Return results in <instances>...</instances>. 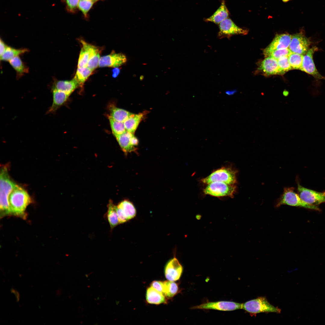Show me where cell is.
I'll use <instances>...</instances> for the list:
<instances>
[{
	"label": "cell",
	"instance_id": "ac0fdd59",
	"mask_svg": "<svg viewBox=\"0 0 325 325\" xmlns=\"http://www.w3.org/2000/svg\"><path fill=\"white\" fill-rule=\"evenodd\" d=\"M53 101L51 106L47 111L46 114H55L57 110L67 101L70 95L66 93L55 89H51Z\"/></svg>",
	"mask_w": 325,
	"mask_h": 325
},
{
	"label": "cell",
	"instance_id": "d6a6232c",
	"mask_svg": "<svg viewBox=\"0 0 325 325\" xmlns=\"http://www.w3.org/2000/svg\"><path fill=\"white\" fill-rule=\"evenodd\" d=\"M277 60L279 68L284 74L286 72L292 70L289 62L288 56L281 57Z\"/></svg>",
	"mask_w": 325,
	"mask_h": 325
},
{
	"label": "cell",
	"instance_id": "52a82bcc",
	"mask_svg": "<svg viewBox=\"0 0 325 325\" xmlns=\"http://www.w3.org/2000/svg\"><path fill=\"white\" fill-rule=\"evenodd\" d=\"M311 42L305 35L303 29L297 33L292 35L290 43L288 47L292 53L305 54L309 49Z\"/></svg>",
	"mask_w": 325,
	"mask_h": 325
},
{
	"label": "cell",
	"instance_id": "8d00e7d4",
	"mask_svg": "<svg viewBox=\"0 0 325 325\" xmlns=\"http://www.w3.org/2000/svg\"><path fill=\"white\" fill-rule=\"evenodd\" d=\"M79 0H65L68 8L73 11L78 6Z\"/></svg>",
	"mask_w": 325,
	"mask_h": 325
},
{
	"label": "cell",
	"instance_id": "44dd1931",
	"mask_svg": "<svg viewBox=\"0 0 325 325\" xmlns=\"http://www.w3.org/2000/svg\"><path fill=\"white\" fill-rule=\"evenodd\" d=\"M146 299L148 303L155 305H159L166 302L165 296L151 286L147 289Z\"/></svg>",
	"mask_w": 325,
	"mask_h": 325
},
{
	"label": "cell",
	"instance_id": "f546056e",
	"mask_svg": "<svg viewBox=\"0 0 325 325\" xmlns=\"http://www.w3.org/2000/svg\"><path fill=\"white\" fill-rule=\"evenodd\" d=\"M93 71L87 67H78L74 78L79 85L82 86L91 75Z\"/></svg>",
	"mask_w": 325,
	"mask_h": 325
},
{
	"label": "cell",
	"instance_id": "3957f363",
	"mask_svg": "<svg viewBox=\"0 0 325 325\" xmlns=\"http://www.w3.org/2000/svg\"><path fill=\"white\" fill-rule=\"evenodd\" d=\"M294 188L292 187L284 188L283 193L277 200L276 207H278L282 205H286L320 211L317 206L308 204L302 201L298 193L294 192Z\"/></svg>",
	"mask_w": 325,
	"mask_h": 325
},
{
	"label": "cell",
	"instance_id": "4dcf8cb0",
	"mask_svg": "<svg viewBox=\"0 0 325 325\" xmlns=\"http://www.w3.org/2000/svg\"><path fill=\"white\" fill-rule=\"evenodd\" d=\"M109 119L113 133L115 137L121 135L127 131L123 122L116 121L110 116L109 117Z\"/></svg>",
	"mask_w": 325,
	"mask_h": 325
},
{
	"label": "cell",
	"instance_id": "836d02e7",
	"mask_svg": "<svg viewBox=\"0 0 325 325\" xmlns=\"http://www.w3.org/2000/svg\"><path fill=\"white\" fill-rule=\"evenodd\" d=\"M94 2L93 0H79L78 7L86 17L87 14Z\"/></svg>",
	"mask_w": 325,
	"mask_h": 325
},
{
	"label": "cell",
	"instance_id": "e575fe53",
	"mask_svg": "<svg viewBox=\"0 0 325 325\" xmlns=\"http://www.w3.org/2000/svg\"><path fill=\"white\" fill-rule=\"evenodd\" d=\"M292 52L288 48H287L273 51L269 54L267 57L270 56L277 60L281 57L283 56H288Z\"/></svg>",
	"mask_w": 325,
	"mask_h": 325
},
{
	"label": "cell",
	"instance_id": "e0dca14e",
	"mask_svg": "<svg viewBox=\"0 0 325 325\" xmlns=\"http://www.w3.org/2000/svg\"><path fill=\"white\" fill-rule=\"evenodd\" d=\"M258 70L266 76L284 74L279 68L277 60L273 57H266L261 63Z\"/></svg>",
	"mask_w": 325,
	"mask_h": 325
},
{
	"label": "cell",
	"instance_id": "f35d334b",
	"mask_svg": "<svg viewBox=\"0 0 325 325\" xmlns=\"http://www.w3.org/2000/svg\"><path fill=\"white\" fill-rule=\"evenodd\" d=\"M113 77H116L120 73V69L118 67H115V68L113 70Z\"/></svg>",
	"mask_w": 325,
	"mask_h": 325
},
{
	"label": "cell",
	"instance_id": "9a60e30c",
	"mask_svg": "<svg viewBox=\"0 0 325 325\" xmlns=\"http://www.w3.org/2000/svg\"><path fill=\"white\" fill-rule=\"evenodd\" d=\"M183 271L182 265L175 257L170 259L167 262L164 270L166 278L168 280L173 281L180 278Z\"/></svg>",
	"mask_w": 325,
	"mask_h": 325
},
{
	"label": "cell",
	"instance_id": "74e56055",
	"mask_svg": "<svg viewBox=\"0 0 325 325\" xmlns=\"http://www.w3.org/2000/svg\"><path fill=\"white\" fill-rule=\"evenodd\" d=\"M0 57H1L6 51L8 46H7V45L5 43L1 38L0 39Z\"/></svg>",
	"mask_w": 325,
	"mask_h": 325
},
{
	"label": "cell",
	"instance_id": "484cf974",
	"mask_svg": "<svg viewBox=\"0 0 325 325\" xmlns=\"http://www.w3.org/2000/svg\"><path fill=\"white\" fill-rule=\"evenodd\" d=\"M29 51L27 48L16 49L8 46L3 54L0 57L1 60L9 61L13 58Z\"/></svg>",
	"mask_w": 325,
	"mask_h": 325
},
{
	"label": "cell",
	"instance_id": "5bb4252c",
	"mask_svg": "<svg viewBox=\"0 0 325 325\" xmlns=\"http://www.w3.org/2000/svg\"><path fill=\"white\" fill-rule=\"evenodd\" d=\"M292 35L288 33L277 34L271 43L264 50L263 54L265 57L271 52L278 50L288 48Z\"/></svg>",
	"mask_w": 325,
	"mask_h": 325
},
{
	"label": "cell",
	"instance_id": "f1b7e54d",
	"mask_svg": "<svg viewBox=\"0 0 325 325\" xmlns=\"http://www.w3.org/2000/svg\"><path fill=\"white\" fill-rule=\"evenodd\" d=\"M132 114L125 110L113 107L111 110L110 116L116 121L124 122Z\"/></svg>",
	"mask_w": 325,
	"mask_h": 325
},
{
	"label": "cell",
	"instance_id": "7402d4cb",
	"mask_svg": "<svg viewBox=\"0 0 325 325\" xmlns=\"http://www.w3.org/2000/svg\"><path fill=\"white\" fill-rule=\"evenodd\" d=\"M107 207V210L105 215L112 231L119 224L116 211V205L113 203L111 200H110Z\"/></svg>",
	"mask_w": 325,
	"mask_h": 325
},
{
	"label": "cell",
	"instance_id": "2e32d148",
	"mask_svg": "<svg viewBox=\"0 0 325 325\" xmlns=\"http://www.w3.org/2000/svg\"><path fill=\"white\" fill-rule=\"evenodd\" d=\"M127 61L126 57L124 54L113 52L100 57L98 66L101 67H118L125 64Z\"/></svg>",
	"mask_w": 325,
	"mask_h": 325
},
{
	"label": "cell",
	"instance_id": "603a6c76",
	"mask_svg": "<svg viewBox=\"0 0 325 325\" xmlns=\"http://www.w3.org/2000/svg\"><path fill=\"white\" fill-rule=\"evenodd\" d=\"M9 62L16 72L17 79L29 72V67L25 64L19 56L13 58Z\"/></svg>",
	"mask_w": 325,
	"mask_h": 325
},
{
	"label": "cell",
	"instance_id": "ffe728a7",
	"mask_svg": "<svg viewBox=\"0 0 325 325\" xmlns=\"http://www.w3.org/2000/svg\"><path fill=\"white\" fill-rule=\"evenodd\" d=\"M229 12L225 3V0H222L218 8L211 16L204 19L205 22H210L215 24H219L228 17Z\"/></svg>",
	"mask_w": 325,
	"mask_h": 325
},
{
	"label": "cell",
	"instance_id": "4fadbf2b",
	"mask_svg": "<svg viewBox=\"0 0 325 325\" xmlns=\"http://www.w3.org/2000/svg\"><path fill=\"white\" fill-rule=\"evenodd\" d=\"M115 137L121 149L125 154L137 151L139 141L135 136L134 133L126 131Z\"/></svg>",
	"mask_w": 325,
	"mask_h": 325
},
{
	"label": "cell",
	"instance_id": "7bdbcfd3",
	"mask_svg": "<svg viewBox=\"0 0 325 325\" xmlns=\"http://www.w3.org/2000/svg\"><path fill=\"white\" fill-rule=\"evenodd\" d=\"M98 0H93V1H94V2H96V1H97Z\"/></svg>",
	"mask_w": 325,
	"mask_h": 325
},
{
	"label": "cell",
	"instance_id": "4316f807",
	"mask_svg": "<svg viewBox=\"0 0 325 325\" xmlns=\"http://www.w3.org/2000/svg\"><path fill=\"white\" fill-rule=\"evenodd\" d=\"M100 58L99 49L92 45L87 67L93 71L98 66Z\"/></svg>",
	"mask_w": 325,
	"mask_h": 325
},
{
	"label": "cell",
	"instance_id": "cb8c5ba5",
	"mask_svg": "<svg viewBox=\"0 0 325 325\" xmlns=\"http://www.w3.org/2000/svg\"><path fill=\"white\" fill-rule=\"evenodd\" d=\"M145 113H140L138 114L132 113L124 122L126 131L134 133Z\"/></svg>",
	"mask_w": 325,
	"mask_h": 325
},
{
	"label": "cell",
	"instance_id": "7a4b0ae2",
	"mask_svg": "<svg viewBox=\"0 0 325 325\" xmlns=\"http://www.w3.org/2000/svg\"><path fill=\"white\" fill-rule=\"evenodd\" d=\"M5 167L1 169L0 175V208L1 217L10 215L9 197L17 184L10 178Z\"/></svg>",
	"mask_w": 325,
	"mask_h": 325
},
{
	"label": "cell",
	"instance_id": "7c38bea8",
	"mask_svg": "<svg viewBox=\"0 0 325 325\" xmlns=\"http://www.w3.org/2000/svg\"><path fill=\"white\" fill-rule=\"evenodd\" d=\"M116 211L119 224L125 223L133 218L136 210L133 203L128 200H123L116 205Z\"/></svg>",
	"mask_w": 325,
	"mask_h": 325
},
{
	"label": "cell",
	"instance_id": "8fae6325",
	"mask_svg": "<svg viewBox=\"0 0 325 325\" xmlns=\"http://www.w3.org/2000/svg\"><path fill=\"white\" fill-rule=\"evenodd\" d=\"M318 50L316 46L310 48L307 52L303 55L302 67L301 70L312 75L317 79H323L325 78L317 71L313 60V54Z\"/></svg>",
	"mask_w": 325,
	"mask_h": 325
},
{
	"label": "cell",
	"instance_id": "d6986e66",
	"mask_svg": "<svg viewBox=\"0 0 325 325\" xmlns=\"http://www.w3.org/2000/svg\"><path fill=\"white\" fill-rule=\"evenodd\" d=\"M79 86V83L74 78L70 80H58L55 78L51 89L63 91L70 95Z\"/></svg>",
	"mask_w": 325,
	"mask_h": 325
},
{
	"label": "cell",
	"instance_id": "d4e9b609",
	"mask_svg": "<svg viewBox=\"0 0 325 325\" xmlns=\"http://www.w3.org/2000/svg\"><path fill=\"white\" fill-rule=\"evenodd\" d=\"M80 41L82 46L80 52L78 67H87L88 61L92 45L82 40Z\"/></svg>",
	"mask_w": 325,
	"mask_h": 325
},
{
	"label": "cell",
	"instance_id": "6da1fadb",
	"mask_svg": "<svg viewBox=\"0 0 325 325\" xmlns=\"http://www.w3.org/2000/svg\"><path fill=\"white\" fill-rule=\"evenodd\" d=\"M8 201L10 215L26 218L25 210L32 200L25 190L17 185L10 194Z\"/></svg>",
	"mask_w": 325,
	"mask_h": 325
},
{
	"label": "cell",
	"instance_id": "d590c367",
	"mask_svg": "<svg viewBox=\"0 0 325 325\" xmlns=\"http://www.w3.org/2000/svg\"><path fill=\"white\" fill-rule=\"evenodd\" d=\"M163 286L164 282L159 280H154L150 284V286L152 287L162 294Z\"/></svg>",
	"mask_w": 325,
	"mask_h": 325
},
{
	"label": "cell",
	"instance_id": "b9f144b4",
	"mask_svg": "<svg viewBox=\"0 0 325 325\" xmlns=\"http://www.w3.org/2000/svg\"><path fill=\"white\" fill-rule=\"evenodd\" d=\"M284 2H287L291 0H282Z\"/></svg>",
	"mask_w": 325,
	"mask_h": 325
},
{
	"label": "cell",
	"instance_id": "8992f818",
	"mask_svg": "<svg viewBox=\"0 0 325 325\" xmlns=\"http://www.w3.org/2000/svg\"><path fill=\"white\" fill-rule=\"evenodd\" d=\"M236 187L234 184H231L220 181H215L207 184L203 190L206 195L220 197L229 196L234 197L236 192Z\"/></svg>",
	"mask_w": 325,
	"mask_h": 325
},
{
	"label": "cell",
	"instance_id": "30bf717a",
	"mask_svg": "<svg viewBox=\"0 0 325 325\" xmlns=\"http://www.w3.org/2000/svg\"><path fill=\"white\" fill-rule=\"evenodd\" d=\"M243 304L233 302L220 301L209 302L194 306L192 309H212L218 311H229L242 308Z\"/></svg>",
	"mask_w": 325,
	"mask_h": 325
},
{
	"label": "cell",
	"instance_id": "60d3db41",
	"mask_svg": "<svg viewBox=\"0 0 325 325\" xmlns=\"http://www.w3.org/2000/svg\"><path fill=\"white\" fill-rule=\"evenodd\" d=\"M289 94V92L288 91L286 90H285L283 91V94L284 96L285 97H286Z\"/></svg>",
	"mask_w": 325,
	"mask_h": 325
},
{
	"label": "cell",
	"instance_id": "9c48e42d",
	"mask_svg": "<svg viewBox=\"0 0 325 325\" xmlns=\"http://www.w3.org/2000/svg\"><path fill=\"white\" fill-rule=\"evenodd\" d=\"M219 27L218 37L220 39L224 38L229 39L234 35H245L248 32V30L238 26L231 19L228 17L219 24Z\"/></svg>",
	"mask_w": 325,
	"mask_h": 325
},
{
	"label": "cell",
	"instance_id": "1f68e13d",
	"mask_svg": "<svg viewBox=\"0 0 325 325\" xmlns=\"http://www.w3.org/2000/svg\"><path fill=\"white\" fill-rule=\"evenodd\" d=\"M303 55L298 54L292 53L288 59L291 67L292 69L301 70L302 64Z\"/></svg>",
	"mask_w": 325,
	"mask_h": 325
},
{
	"label": "cell",
	"instance_id": "277c9868",
	"mask_svg": "<svg viewBox=\"0 0 325 325\" xmlns=\"http://www.w3.org/2000/svg\"><path fill=\"white\" fill-rule=\"evenodd\" d=\"M252 314L262 312L280 313L281 310L271 304L265 297H259L243 304L242 308Z\"/></svg>",
	"mask_w": 325,
	"mask_h": 325
},
{
	"label": "cell",
	"instance_id": "83f0119b",
	"mask_svg": "<svg viewBox=\"0 0 325 325\" xmlns=\"http://www.w3.org/2000/svg\"><path fill=\"white\" fill-rule=\"evenodd\" d=\"M164 282L163 294L167 298H171L177 294L179 291L178 284L173 281L166 280Z\"/></svg>",
	"mask_w": 325,
	"mask_h": 325
},
{
	"label": "cell",
	"instance_id": "ab89813d",
	"mask_svg": "<svg viewBox=\"0 0 325 325\" xmlns=\"http://www.w3.org/2000/svg\"><path fill=\"white\" fill-rule=\"evenodd\" d=\"M237 92L236 90H228L225 91V94L228 96H232L235 94Z\"/></svg>",
	"mask_w": 325,
	"mask_h": 325
},
{
	"label": "cell",
	"instance_id": "5b68a950",
	"mask_svg": "<svg viewBox=\"0 0 325 325\" xmlns=\"http://www.w3.org/2000/svg\"><path fill=\"white\" fill-rule=\"evenodd\" d=\"M237 171L229 167H223L212 172L206 177L202 179L201 181L208 184L215 181H220L228 184H234L237 182Z\"/></svg>",
	"mask_w": 325,
	"mask_h": 325
},
{
	"label": "cell",
	"instance_id": "ba28073f",
	"mask_svg": "<svg viewBox=\"0 0 325 325\" xmlns=\"http://www.w3.org/2000/svg\"><path fill=\"white\" fill-rule=\"evenodd\" d=\"M297 192L301 200L308 204L317 206L325 203V192H319L306 188L297 182Z\"/></svg>",
	"mask_w": 325,
	"mask_h": 325
}]
</instances>
